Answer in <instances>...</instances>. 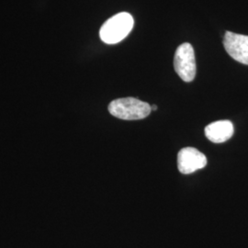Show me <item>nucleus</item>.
<instances>
[{"label":"nucleus","instance_id":"5","mask_svg":"<svg viewBox=\"0 0 248 248\" xmlns=\"http://www.w3.org/2000/svg\"><path fill=\"white\" fill-rule=\"evenodd\" d=\"M223 46L232 58L248 65V36L226 31Z\"/></svg>","mask_w":248,"mask_h":248},{"label":"nucleus","instance_id":"1","mask_svg":"<svg viewBox=\"0 0 248 248\" xmlns=\"http://www.w3.org/2000/svg\"><path fill=\"white\" fill-rule=\"evenodd\" d=\"M134 20L127 12H121L108 18L101 26L99 37L107 45H116L124 40L132 31Z\"/></svg>","mask_w":248,"mask_h":248},{"label":"nucleus","instance_id":"2","mask_svg":"<svg viewBox=\"0 0 248 248\" xmlns=\"http://www.w3.org/2000/svg\"><path fill=\"white\" fill-rule=\"evenodd\" d=\"M108 111L112 116L125 121L142 120L152 111L151 105L135 98H118L108 105Z\"/></svg>","mask_w":248,"mask_h":248},{"label":"nucleus","instance_id":"4","mask_svg":"<svg viewBox=\"0 0 248 248\" xmlns=\"http://www.w3.org/2000/svg\"><path fill=\"white\" fill-rule=\"evenodd\" d=\"M207 166V157L193 147H186L177 155V168L180 173L188 175Z\"/></svg>","mask_w":248,"mask_h":248},{"label":"nucleus","instance_id":"6","mask_svg":"<svg viewBox=\"0 0 248 248\" xmlns=\"http://www.w3.org/2000/svg\"><path fill=\"white\" fill-rule=\"evenodd\" d=\"M233 134V125L230 121H218L205 128L206 137L215 143L226 142Z\"/></svg>","mask_w":248,"mask_h":248},{"label":"nucleus","instance_id":"3","mask_svg":"<svg viewBox=\"0 0 248 248\" xmlns=\"http://www.w3.org/2000/svg\"><path fill=\"white\" fill-rule=\"evenodd\" d=\"M174 67L179 78L185 82H191L195 78L196 60L192 45L185 43L177 47L174 58Z\"/></svg>","mask_w":248,"mask_h":248},{"label":"nucleus","instance_id":"7","mask_svg":"<svg viewBox=\"0 0 248 248\" xmlns=\"http://www.w3.org/2000/svg\"><path fill=\"white\" fill-rule=\"evenodd\" d=\"M151 109H152V110H156V109H157V106H156V105H152V106H151Z\"/></svg>","mask_w":248,"mask_h":248}]
</instances>
